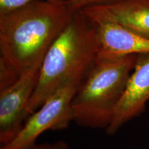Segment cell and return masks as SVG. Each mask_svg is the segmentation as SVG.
Returning a JSON list of instances; mask_svg holds the SVG:
<instances>
[{"mask_svg":"<svg viewBox=\"0 0 149 149\" xmlns=\"http://www.w3.org/2000/svg\"><path fill=\"white\" fill-rule=\"evenodd\" d=\"M74 13L67 3L39 0L0 15V53L21 75L43 61Z\"/></svg>","mask_w":149,"mask_h":149,"instance_id":"7a4b0ae2","label":"cell"},{"mask_svg":"<svg viewBox=\"0 0 149 149\" xmlns=\"http://www.w3.org/2000/svg\"><path fill=\"white\" fill-rule=\"evenodd\" d=\"M96 24L101 41L100 53L112 55L149 53V39L111 22H97Z\"/></svg>","mask_w":149,"mask_h":149,"instance_id":"ba28073f","label":"cell"},{"mask_svg":"<svg viewBox=\"0 0 149 149\" xmlns=\"http://www.w3.org/2000/svg\"><path fill=\"white\" fill-rule=\"evenodd\" d=\"M137 55L100 53L72 101L73 122L107 129L114 117L135 66Z\"/></svg>","mask_w":149,"mask_h":149,"instance_id":"3957f363","label":"cell"},{"mask_svg":"<svg viewBox=\"0 0 149 149\" xmlns=\"http://www.w3.org/2000/svg\"><path fill=\"white\" fill-rule=\"evenodd\" d=\"M81 10L95 23L111 22L149 39V0H116Z\"/></svg>","mask_w":149,"mask_h":149,"instance_id":"52a82bcc","label":"cell"},{"mask_svg":"<svg viewBox=\"0 0 149 149\" xmlns=\"http://www.w3.org/2000/svg\"><path fill=\"white\" fill-rule=\"evenodd\" d=\"M80 85L70 84L54 93L28 117L16 137L0 149H27L36 144L38 137L46 130L66 128L73 122L72 101Z\"/></svg>","mask_w":149,"mask_h":149,"instance_id":"277c9868","label":"cell"},{"mask_svg":"<svg viewBox=\"0 0 149 149\" xmlns=\"http://www.w3.org/2000/svg\"><path fill=\"white\" fill-rule=\"evenodd\" d=\"M27 149H70L69 145L64 140L56 141L53 143H44V144L33 145Z\"/></svg>","mask_w":149,"mask_h":149,"instance_id":"7c38bea8","label":"cell"},{"mask_svg":"<svg viewBox=\"0 0 149 149\" xmlns=\"http://www.w3.org/2000/svg\"><path fill=\"white\" fill-rule=\"evenodd\" d=\"M42 62L20 75L13 85L0 91V145L3 146L16 137L23 127L26 108L36 88Z\"/></svg>","mask_w":149,"mask_h":149,"instance_id":"5b68a950","label":"cell"},{"mask_svg":"<svg viewBox=\"0 0 149 149\" xmlns=\"http://www.w3.org/2000/svg\"><path fill=\"white\" fill-rule=\"evenodd\" d=\"M20 74L15 67L2 56H0V91L13 85L19 79Z\"/></svg>","mask_w":149,"mask_h":149,"instance_id":"9c48e42d","label":"cell"},{"mask_svg":"<svg viewBox=\"0 0 149 149\" xmlns=\"http://www.w3.org/2000/svg\"><path fill=\"white\" fill-rule=\"evenodd\" d=\"M100 51L97 25L83 10L75 12L43 59L38 82L26 108V117L61 87L81 84Z\"/></svg>","mask_w":149,"mask_h":149,"instance_id":"6da1fadb","label":"cell"},{"mask_svg":"<svg viewBox=\"0 0 149 149\" xmlns=\"http://www.w3.org/2000/svg\"><path fill=\"white\" fill-rule=\"evenodd\" d=\"M46 1L54 3H67L70 0H46Z\"/></svg>","mask_w":149,"mask_h":149,"instance_id":"4fadbf2b","label":"cell"},{"mask_svg":"<svg viewBox=\"0 0 149 149\" xmlns=\"http://www.w3.org/2000/svg\"><path fill=\"white\" fill-rule=\"evenodd\" d=\"M39 0H0V15L13 12Z\"/></svg>","mask_w":149,"mask_h":149,"instance_id":"30bf717a","label":"cell"},{"mask_svg":"<svg viewBox=\"0 0 149 149\" xmlns=\"http://www.w3.org/2000/svg\"><path fill=\"white\" fill-rule=\"evenodd\" d=\"M116 0H70L67 3L72 12L75 13L85 8L93 6L102 5L109 3Z\"/></svg>","mask_w":149,"mask_h":149,"instance_id":"8fae6325","label":"cell"},{"mask_svg":"<svg viewBox=\"0 0 149 149\" xmlns=\"http://www.w3.org/2000/svg\"><path fill=\"white\" fill-rule=\"evenodd\" d=\"M149 102V53L138 54L125 91L106 133L113 135L124 124L139 117Z\"/></svg>","mask_w":149,"mask_h":149,"instance_id":"8992f818","label":"cell"}]
</instances>
